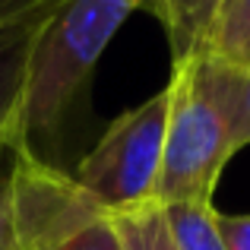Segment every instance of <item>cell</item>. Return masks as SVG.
Returning <instances> with one entry per match:
<instances>
[{"label":"cell","instance_id":"obj_9","mask_svg":"<svg viewBox=\"0 0 250 250\" xmlns=\"http://www.w3.org/2000/svg\"><path fill=\"white\" fill-rule=\"evenodd\" d=\"M219 83L228 114L231 155H238L244 146H250V70H238L219 61Z\"/></svg>","mask_w":250,"mask_h":250},{"label":"cell","instance_id":"obj_1","mask_svg":"<svg viewBox=\"0 0 250 250\" xmlns=\"http://www.w3.org/2000/svg\"><path fill=\"white\" fill-rule=\"evenodd\" d=\"M155 6L159 0H57L29 54L16 149L70 174L67 152L83 140L98 61L133 13Z\"/></svg>","mask_w":250,"mask_h":250},{"label":"cell","instance_id":"obj_6","mask_svg":"<svg viewBox=\"0 0 250 250\" xmlns=\"http://www.w3.org/2000/svg\"><path fill=\"white\" fill-rule=\"evenodd\" d=\"M196 48L228 67L250 70V0H219Z\"/></svg>","mask_w":250,"mask_h":250},{"label":"cell","instance_id":"obj_3","mask_svg":"<svg viewBox=\"0 0 250 250\" xmlns=\"http://www.w3.org/2000/svg\"><path fill=\"white\" fill-rule=\"evenodd\" d=\"M165 89L117 114L98 143L76 162L73 177L108 215L155 203V184L165 146Z\"/></svg>","mask_w":250,"mask_h":250},{"label":"cell","instance_id":"obj_10","mask_svg":"<svg viewBox=\"0 0 250 250\" xmlns=\"http://www.w3.org/2000/svg\"><path fill=\"white\" fill-rule=\"evenodd\" d=\"M51 250H124V241L117 234V225L108 212L89 219L67 238H61Z\"/></svg>","mask_w":250,"mask_h":250},{"label":"cell","instance_id":"obj_11","mask_svg":"<svg viewBox=\"0 0 250 250\" xmlns=\"http://www.w3.org/2000/svg\"><path fill=\"white\" fill-rule=\"evenodd\" d=\"M225 250H250V215H222L215 212Z\"/></svg>","mask_w":250,"mask_h":250},{"label":"cell","instance_id":"obj_8","mask_svg":"<svg viewBox=\"0 0 250 250\" xmlns=\"http://www.w3.org/2000/svg\"><path fill=\"white\" fill-rule=\"evenodd\" d=\"M111 219L117 225L124 250H177L168 234L165 212H162L159 203H146V206L127 209V212H114Z\"/></svg>","mask_w":250,"mask_h":250},{"label":"cell","instance_id":"obj_4","mask_svg":"<svg viewBox=\"0 0 250 250\" xmlns=\"http://www.w3.org/2000/svg\"><path fill=\"white\" fill-rule=\"evenodd\" d=\"M102 212L67 171L22 149L0 162V250H51Z\"/></svg>","mask_w":250,"mask_h":250},{"label":"cell","instance_id":"obj_7","mask_svg":"<svg viewBox=\"0 0 250 250\" xmlns=\"http://www.w3.org/2000/svg\"><path fill=\"white\" fill-rule=\"evenodd\" d=\"M162 212L177 250H225L212 203H171Z\"/></svg>","mask_w":250,"mask_h":250},{"label":"cell","instance_id":"obj_2","mask_svg":"<svg viewBox=\"0 0 250 250\" xmlns=\"http://www.w3.org/2000/svg\"><path fill=\"white\" fill-rule=\"evenodd\" d=\"M165 95V146L155 203H212L215 184L234 159L222 102L219 61L203 48L174 57Z\"/></svg>","mask_w":250,"mask_h":250},{"label":"cell","instance_id":"obj_12","mask_svg":"<svg viewBox=\"0 0 250 250\" xmlns=\"http://www.w3.org/2000/svg\"><path fill=\"white\" fill-rule=\"evenodd\" d=\"M38 3H48V0H0V22H6V19L19 16V13L32 10Z\"/></svg>","mask_w":250,"mask_h":250},{"label":"cell","instance_id":"obj_5","mask_svg":"<svg viewBox=\"0 0 250 250\" xmlns=\"http://www.w3.org/2000/svg\"><path fill=\"white\" fill-rule=\"evenodd\" d=\"M57 0L38 3L19 16L0 22V162L10 152H16V114L22 98L25 67L42 22L54 10Z\"/></svg>","mask_w":250,"mask_h":250}]
</instances>
